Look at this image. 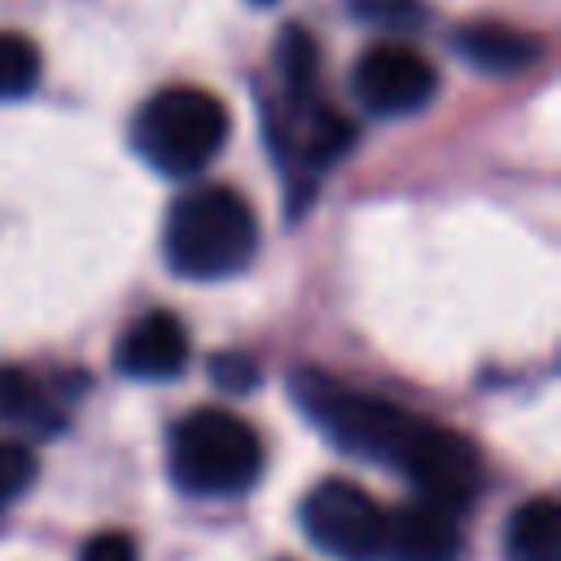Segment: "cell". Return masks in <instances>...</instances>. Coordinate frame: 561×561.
<instances>
[{
    "label": "cell",
    "instance_id": "cell-1",
    "mask_svg": "<svg viewBox=\"0 0 561 561\" xmlns=\"http://www.w3.org/2000/svg\"><path fill=\"white\" fill-rule=\"evenodd\" d=\"M289 394L302 408V416L342 451L373 460V465H390L399 473V465L408 460L412 443L421 438L430 416H416L390 399L351 390L342 381H333L320 368H294L289 377Z\"/></svg>",
    "mask_w": 561,
    "mask_h": 561
},
{
    "label": "cell",
    "instance_id": "cell-2",
    "mask_svg": "<svg viewBox=\"0 0 561 561\" xmlns=\"http://www.w3.org/2000/svg\"><path fill=\"white\" fill-rule=\"evenodd\" d=\"M259 250V219L228 184H202L171 202L162 228L167 267L188 280H224Z\"/></svg>",
    "mask_w": 561,
    "mask_h": 561
},
{
    "label": "cell",
    "instance_id": "cell-3",
    "mask_svg": "<svg viewBox=\"0 0 561 561\" xmlns=\"http://www.w3.org/2000/svg\"><path fill=\"white\" fill-rule=\"evenodd\" d=\"M224 140H228L224 101L193 83L153 92L131 123L136 153L162 175H197L202 167L215 162Z\"/></svg>",
    "mask_w": 561,
    "mask_h": 561
},
{
    "label": "cell",
    "instance_id": "cell-4",
    "mask_svg": "<svg viewBox=\"0 0 561 561\" xmlns=\"http://www.w3.org/2000/svg\"><path fill=\"white\" fill-rule=\"evenodd\" d=\"M263 473L254 425L224 408H193L171 430V478L188 495H241Z\"/></svg>",
    "mask_w": 561,
    "mask_h": 561
},
{
    "label": "cell",
    "instance_id": "cell-5",
    "mask_svg": "<svg viewBox=\"0 0 561 561\" xmlns=\"http://www.w3.org/2000/svg\"><path fill=\"white\" fill-rule=\"evenodd\" d=\"M298 522L307 539L333 561H377L381 552L386 508L346 478L316 482L298 504Z\"/></svg>",
    "mask_w": 561,
    "mask_h": 561
},
{
    "label": "cell",
    "instance_id": "cell-6",
    "mask_svg": "<svg viewBox=\"0 0 561 561\" xmlns=\"http://www.w3.org/2000/svg\"><path fill=\"white\" fill-rule=\"evenodd\" d=\"M399 478L416 491V500L460 517L478 500V491L486 482V469H482L478 447L465 434H456L438 421H425L421 438L412 443L408 460L399 465Z\"/></svg>",
    "mask_w": 561,
    "mask_h": 561
},
{
    "label": "cell",
    "instance_id": "cell-7",
    "mask_svg": "<svg viewBox=\"0 0 561 561\" xmlns=\"http://www.w3.org/2000/svg\"><path fill=\"white\" fill-rule=\"evenodd\" d=\"M351 88H355V101L368 110V114H381V118H403V114H416L434 101L438 92V70L425 53H416L412 44H373L364 48V57L355 61L351 70Z\"/></svg>",
    "mask_w": 561,
    "mask_h": 561
},
{
    "label": "cell",
    "instance_id": "cell-8",
    "mask_svg": "<svg viewBox=\"0 0 561 561\" xmlns=\"http://www.w3.org/2000/svg\"><path fill=\"white\" fill-rule=\"evenodd\" d=\"M460 557H465V530L456 526V513L434 508L425 500L386 513L377 561H460Z\"/></svg>",
    "mask_w": 561,
    "mask_h": 561
},
{
    "label": "cell",
    "instance_id": "cell-9",
    "mask_svg": "<svg viewBox=\"0 0 561 561\" xmlns=\"http://www.w3.org/2000/svg\"><path fill=\"white\" fill-rule=\"evenodd\" d=\"M114 364L140 381H167L188 368V329L171 311H149L127 324L114 346Z\"/></svg>",
    "mask_w": 561,
    "mask_h": 561
},
{
    "label": "cell",
    "instance_id": "cell-10",
    "mask_svg": "<svg viewBox=\"0 0 561 561\" xmlns=\"http://www.w3.org/2000/svg\"><path fill=\"white\" fill-rule=\"evenodd\" d=\"M451 44H456V53H460L473 70H482V75H522V70H530V66L539 61V53H543L539 35L517 31V26H508V22H469V26H460V31L451 35Z\"/></svg>",
    "mask_w": 561,
    "mask_h": 561
},
{
    "label": "cell",
    "instance_id": "cell-11",
    "mask_svg": "<svg viewBox=\"0 0 561 561\" xmlns=\"http://www.w3.org/2000/svg\"><path fill=\"white\" fill-rule=\"evenodd\" d=\"M0 425L48 438L61 430V403L48 394V386L35 373L18 364H0Z\"/></svg>",
    "mask_w": 561,
    "mask_h": 561
},
{
    "label": "cell",
    "instance_id": "cell-12",
    "mask_svg": "<svg viewBox=\"0 0 561 561\" xmlns=\"http://www.w3.org/2000/svg\"><path fill=\"white\" fill-rule=\"evenodd\" d=\"M504 557L508 561H561V504L552 495H535L508 513Z\"/></svg>",
    "mask_w": 561,
    "mask_h": 561
},
{
    "label": "cell",
    "instance_id": "cell-13",
    "mask_svg": "<svg viewBox=\"0 0 561 561\" xmlns=\"http://www.w3.org/2000/svg\"><path fill=\"white\" fill-rule=\"evenodd\" d=\"M39 79V53L26 35L0 31V101H18Z\"/></svg>",
    "mask_w": 561,
    "mask_h": 561
},
{
    "label": "cell",
    "instance_id": "cell-14",
    "mask_svg": "<svg viewBox=\"0 0 561 561\" xmlns=\"http://www.w3.org/2000/svg\"><path fill=\"white\" fill-rule=\"evenodd\" d=\"M35 473H39L35 451L22 438H0V513L22 500V491L35 482Z\"/></svg>",
    "mask_w": 561,
    "mask_h": 561
},
{
    "label": "cell",
    "instance_id": "cell-15",
    "mask_svg": "<svg viewBox=\"0 0 561 561\" xmlns=\"http://www.w3.org/2000/svg\"><path fill=\"white\" fill-rule=\"evenodd\" d=\"M79 561H140V548L127 530H101L79 548Z\"/></svg>",
    "mask_w": 561,
    "mask_h": 561
},
{
    "label": "cell",
    "instance_id": "cell-16",
    "mask_svg": "<svg viewBox=\"0 0 561 561\" xmlns=\"http://www.w3.org/2000/svg\"><path fill=\"white\" fill-rule=\"evenodd\" d=\"M210 373H215V381H219L224 390H254V381H259V368H254L241 351H224V355L210 364Z\"/></svg>",
    "mask_w": 561,
    "mask_h": 561
},
{
    "label": "cell",
    "instance_id": "cell-17",
    "mask_svg": "<svg viewBox=\"0 0 561 561\" xmlns=\"http://www.w3.org/2000/svg\"><path fill=\"white\" fill-rule=\"evenodd\" d=\"M250 4H272V0H250Z\"/></svg>",
    "mask_w": 561,
    "mask_h": 561
}]
</instances>
